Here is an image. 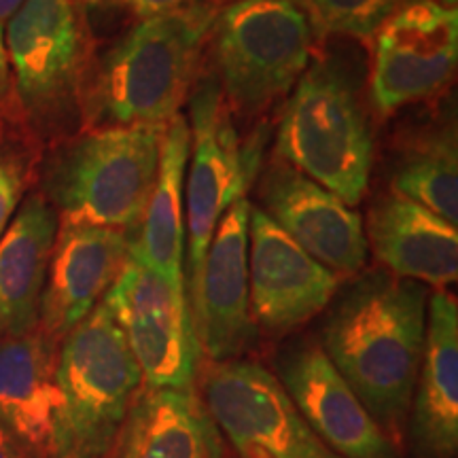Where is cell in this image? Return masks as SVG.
<instances>
[{
  "label": "cell",
  "mask_w": 458,
  "mask_h": 458,
  "mask_svg": "<svg viewBox=\"0 0 458 458\" xmlns=\"http://www.w3.org/2000/svg\"><path fill=\"white\" fill-rule=\"evenodd\" d=\"M427 286L386 270L344 291L323 327V352L371 418L397 433L414 399L427 331Z\"/></svg>",
  "instance_id": "cell-1"
},
{
  "label": "cell",
  "mask_w": 458,
  "mask_h": 458,
  "mask_svg": "<svg viewBox=\"0 0 458 458\" xmlns=\"http://www.w3.org/2000/svg\"><path fill=\"white\" fill-rule=\"evenodd\" d=\"M219 11L199 0L145 17L91 72L85 125H168L198 79Z\"/></svg>",
  "instance_id": "cell-2"
},
{
  "label": "cell",
  "mask_w": 458,
  "mask_h": 458,
  "mask_svg": "<svg viewBox=\"0 0 458 458\" xmlns=\"http://www.w3.org/2000/svg\"><path fill=\"white\" fill-rule=\"evenodd\" d=\"M83 0H24L4 49L34 145H60L85 125L94 62Z\"/></svg>",
  "instance_id": "cell-3"
},
{
  "label": "cell",
  "mask_w": 458,
  "mask_h": 458,
  "mask_svg": "<svg viewBox=\"0 0 458 458\" xmlns=\"http://www.w3.org/2000/svg\"><path fill=\"white\" fill-rule=\"evenodd\" d=\"M165 125L88 128L55 145L43 196L62 223L139 227L156 187Z\"/></svg>",
  "instance_id": "cell-4"
},
{
  "label": "cell",
  "mask_w": 458,
  "mask_h": 458,
  "mask_svg": "<svg viewBox=\"0 0 458 458\" xmlns=\"http://www.w3.org/2000/svg\"><path fill=\"white\" fill-rule=\"evenodd\" d=\"M276 157L346 206L363 199L374 136L351 79L334 60L318 57L291 89L278 123Z\"/></svg>",
  "instance_id": "cell-5"
},
{
  "label": "cell",
  "mask_w": 458,
  "mask_h": 458,
  "mask_svg": "<svg viewBox=\"0 0 458 458\" xmlns=\"http://www.w3.org/2000/svg\"><path fill=\"white\" fill-rule=\"evenodd\" d=\"M206 45L229 111L249 119L295 88L310 66L314 30L295 0H240L216 13Z\"/></svg>",
  "instance_id": "cell-6"
},
{
  "label": "cell",
  "mask_w": 458,
  "mask_h": 458,
  "mask_svg": "<svg viewBox=\"0 0 458 458\" xmlns=\"http://www.w3.org/2000/svg\"><path fill=\"white\" fill-rule=\"evenodd\" d=\"M57 382L64 397L57 458L111 456L142 374L102 301L60 342Z\"/></svg>",
  "instance_id": "cell-7"
},
{
  "label": "cell",
  "mask_w": 458,
  "mask_h": 458,
  "mask_svg": "<svg viewBox=\"0 0 458 458\" xmlns=\"http://www.w3.org/2000/svg\"><path fill=\"white\" fill-rule=\"evenodd\" d=\"M189 131L191 164H187V286L196 289L206 250L221 216L229 206L246 196L250 181L261 170V134L240 140L215 72H206L189 91Z\"/></svg>",
  "instance_id": "cell-8"
},
{
  "label": "cell",
  "mask_w": 458,
  "mask_h": 458,
  "mask_svg": "<svg viewBox=\"0 0 458 458\" xmlns=\"http://www.w3.org/2000/svg\"><path fill=\"white\" fill-rule=\"evenodd\" d=\"M102 303L122 327L147 386L191 391L202 352L185 284L159 276L130 249Z\"/></svg>",
  "instance_id": "cell-9"
},
{
  "label": "cell",
  "mask_w": 458,
  "mask_h": 458,
  "mask_svg": "<svg viewBox=\"0 0 458 458\" xmlns=\"http://www.w3.org/2000/svg\"><path fill=\"white\" fill-rule=\"evenodd\" d=\"M202 393L210 418L242 458H342L303 420L283 382L255 360H213Z\"/></svg>",
  "instance_id": "cell-10"
},
{
  "label": "cell",
  "mask_w": 458,
  "mask_h": 458,
  "mask_svg": "<svg viewBox=\"0 0 458 458\" xmlns=\"http://www.w3.org/2000/svg\"><path fill=\"white\" fill-rule=\"evenodd\" d=\"M369 91L377 113L437 96L458 62V13L437 0H405L374 37Z\"/></svg>",
  "instance_id": "cell-11"
},
{
  "label": "cell",
  "mask_w": 458,
  "mask_h": 458,
  "mask_svg": "<svg viewBox=\"0 0 458 458\" xmlns=\"http://www.w3.org/2000/svg\"><path fill=\"white\" fill-rule=\"evenodd\" d=\"M340 276L312 259L257 206L249 215L250 318L286 334L317 317L334 300Z\"/></svg>",
  "instance_id": "cell-12"
},
{
  "label": "cell",
  "mask_w": 458,
  "mask_h": 458,
  "mask_svg": "<svg viewBox=\"0 0 458 458\" xmlns=\"http://www.w3.org/2000/svg\"><path fill=\"white\" fill-rule=\"evenodd\" d=\"M263 213L312 259L337 276H352L368 261L363 219L340 198L274 159L261 176Z\"/></svg>",
  "instance_id": "cell-13"
},
{
  "label": "cell",
  "mask_w": 458,
  "mask_h": 458,
  "mask_svg": "<svg viewBox=\"0 0 458 458\" xmlns=\"http://www.w3.org/2000/svg\"><path fill=\"white\" fill-rule=\"evenodd\" d=\"M250 206L244 196L221 216L196 289L189 293L199 352L215 363L236 359L253 335L249 301Z\"/></svg>",
  "instance_id": "cell-14"
},
{
  "label": "cell",
  "mask_w": 458,
  "mask_h": 458,
  "mask_svg": "<svg viewBox=\"0 0 458 458\" xmlns=\"http://www.w3.org/2000/svg\"><path fill=\"white\" fill-rule=\"evenodd\" d=\"M130 242L123 229L60 221L37 325L49 340L60 344L98 306L128 261Z\"/></svg>",
  "instance_id": "cell-15"
},
{
  "label": "cell",
  "mask_w": 458,
  "mask_h": 458,
  "mask_svg": "<svg viewBox=\"0 0 458 458\" xmlns=\"http://www.w3.org/2000/svg\"><path fill=\"white\" fill-rule=\"evenodd\" d=\"M280 382L303 420L342 458H397L385 428L371 418L320 344H303L283 360Z\"/></svg>",
  "instance_id": "cell-16"
},
{
  "label": "cell",
  "mask_w": 458,
  "mask_h": 458,
  "mask_svg": "<svg viewBox=\"0 0 458 458\" xmlns=\"http://www.w3.org/2000/svg\"><path fill=\"white\" fill-rule=\"evenodd\" d=\"M57 352L60 344L38 327L0 337V425L28 458H57L64 410Z\"/></svg>",
  "instance_id": "cell-17"
},
{
  "label": "cell",
  "mask_w": 458,
  "mask_h": 458,
  "mask_svg": "<svg viewBox=\"0 0 458 458\" xmlns=\"http://www.w3.org/2000/svg\"><path fill=\"white\" fill-rule=\"evenodd\" d=\"M368 246L393 276L433 286L458 278V232L425 206L388 191L368 215Z\"/></svg>",
  "instance_id": "cell-18"
},
{
  "label": "cell",
  "mask_w": 458,
  "mask_h": 458,
  "mask_svg": "<svg viewBox=\"0 0 458 458\" xmlns=\"http://www.w3.org/2000/svg\"><path fill=\"white\" fill-rule=\"evenodd\" d=\"M411 435L428 458H452L458 445V306L445 291L428 300L425 351L414 391Z\"/></svg>",
  "instance_id": "cell-19"
},
{
  "label": "cell",
  "mask_w": 458,
  "mask_h": 458,
  "mask_svg": "<svg viewBox=\"0 0 458 458\" xmlns=\"http://www.w3.org/2000/svg\"><path fill=\"white\" fill-rule=\"evenodd\" d=\"M60 216L43 193L17 208L0 238V337L37 329Z\"/></svg>",
  "instance_id": "cell-20"
},
{
  "label": "cell",
  "mask_w": 458,
  "mask_h": 458,
  "mask_svg": "<svg viewBox=\"0 0 458 458\" xmlns=\"http://www.w3.org/2000/svg\"><path fill=\"white\" fill-rule=\"evenodd\" d=\"M191 153L189 119L179 113L165 125L156 187L140 221V233L131 238V253L174 284H185V210L182 187Z\"/></svg>",
  "instance_id": "cell-21"
},
{
  "label": "cell",
  "mask_w": 458,
  "mask_h": 458,
  "mask_svg": "<svg viewBox=\"0 0 458 458\" xmlns=\"http://www.w3.org/2000/svg\"><path fill=\"white\" fill-rule=\"evenodd\" d=\"M208 420L191 391H139L114 444V458H213Z\"/></svg>",
  "instance_id": "cell-22"
},
{
  "label": "cell",
  "mask_w": 458,
  "mask_h": 458,
  "mask_svg": "<svg viewBox=\"0 0 458 458\" xmlns=\"http://www.w3.org/2000/svg\"><path fill=\"white\" fill-rule=\"evenodd\" d=\"M393 191L425 206L450 225L458 223V148L454 130L425 134L401 151Z\"/></svg>",
  "instance_id": "cell-23"
},
{
  "label": "cell",
  "mask_w": 458,
  "mask_h": 458,
  "mask_svg": "<svg viewBox=\"0 0 458 458\" xmlns=\"http://www.w3.org/2000/svg\"><path fill=\"white\" fill-rule=\"evenodd\" d=\"M320 37L371 43L405 0H295Z\"/></svg>",
  "instance_id": "cell-24"
},
{
  "label": "cell",
  "mask_w": 458,
  "mask_h": 458,
  "mask_svg": "<svg viewBox=\"0 0 458 458\" xmlns=\"http://www.w3.org/2000/svg\"><path fill=\"white\" fill-rule=\"evenodd\" d=\"M0 134L3 139L7 136V139L20 140L28 151H38L28 130L24 108L15 89L13 72H11L7 49H4L3 26H0Z\"/></svg>",
  "instance_id": "cell-25"
},
{
  "label": "cell",
  "mask_w": 458,
  "mask_h": 458,
  "mask_svg": "<svg viewBox=\"0 0 458 458\" xmlns=\"http://www.w3.org/2000/svg\"><path fill=\"white\" fill-rule=\"evenodd\" d=\"M24 157L17 153H0V238L13 221L21 198L30 181V170Z\"/></svg>",
  "instance_id": "cell-26"
},
{
  "label": "cell",
  "mask_w": 458,
  "mask_h": 458,
  "mask_svg": "<svg viewBox=\"0 0 458 458\" xmlns=\"http://www.w3.org/2000/svg\"><path fill=\"white\" fill-rule=\"evenodd\" d=\"M181 3L182 0H119V4H125V7H128L136 17H140V20L179 7Z\"/></svg>",
  "instance_id": "cell-27"
},
{
  "label": "cell",
  "mask_w": 458,
  "mask_h": 458,
  "mask_svg": "<svg viewBox=\"0 0 458 458\" xmlns=\"http://www.w3.org/2000/svg\"><path fill=\"white\" fill-rule=\"evenodd\" d=\"M0 458H28L21 445L13 439V435L3 425H0Z\"/></svg>",
  "instance_id": "cell-28"
},
{
  "label": "cell",
  "mask_w": 458,
  "mask_h": 458,
  "mask_svg": "<svg viewBox=\"0 0 458 458\" xmlns=\"http://www.w3.org/2000/svg\"><path fill=\"white\" fill-rule=\"evenodd\" d=\"M21 3L24 0H0V24L11 20L17 13V9L21 7Z\"/></svg>",
  "instance_id": "cell-29"
},
{
  "label": "cell",
  "mask_w": 458,
  "mask_h": 458,
  "mask_svg": "<svg viewBox=\"0 0 458 458\" xmlns=\"http://www.w3.org/2000/svg\"><path fill=\"white\" fill-rule=\"evenodd\" d=\"M199 3H206V4H210V7H213V9L221 11V9L229 7V4H233V3H240V0H199Z\"/></svg>",
  "instance_id": "cell-30"
},
{
  "label": "cell",
  "mask_w": 458,
  "mask_h": 458,
  "mask_svg": "<svg viewBox=\"0 0 458 458\" xmlns=\"http://www.w3.org/2000/svg\"><path fill=\"white\" fill-rule=\"evenodd\" d=\"M85 4H119V0H83Z\"/></svg>",
  "instance_id": "cell-31"
},
{
  "label": "cell",
  "mask_w": 458,
  "mask_h": 458,
  "mask_svg": "<svg viewBox=\"0 0 458 458\" xmlns=\"http://www.w3.org/2000/svg\"><path fill=\"white\" fill-rule=\"evenodd\" d=\"M437 3L445 4V7H452V9H456V0H437Z\"/></svg>",
  "instance_id": "cell-32"
},
{
  "label": "cell",
  "mask_w": 458,
  "mask_h": 458,
  "mask_svg": "<svg viewBox=\"0 0 458 458\" xmlns=\"http://www.w3.org/2000/svg\"><path fill=\"white\" fill-rule=\"evenodd\" d=\"M0 140H3V134H0Z\"/></svg>",
  "instance_id": "cell-33"
}]
</instances>
